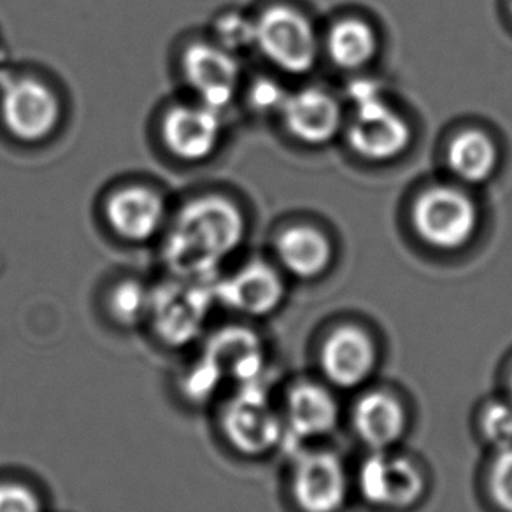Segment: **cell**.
<instances>
[{
  "label": "cell",
  "mask_w": 512,
  "mask_h": 512,
  "mask_svg": "<svg viewBox=\"0 0 512 512\" xmlns=\"http://www.w3.org/2000/svg\"><path fill=\"white\" fill-rule=\"evenodd\" d=\"M246 221L239 207L220 195L190 200L172 223L164 260L176 278L209 281L218 265L239 248Z\"/></svg>",
  "instance_id": "1"
},
{
  "label": "cell",
  "mask_w": 512,
  "mask_h": 512,
  "mask_svg": "<svg viewBox=\"0 0 512 512\" xmlns=\"http://www.w3.org/2000/svg\"><path fill=\"white\" fill-rule=\"evenodd\" d=\"M220 423L228 444L244 456L267 455L285 439V421L260 381L237 388L223 407Z\"/></svg>",
  "instance_id": "2"
},
{
  "label": "cell",
  "mask_w": 512,
  "mask_h": 512,
  "mask_svg": "<svg viewBox=\"0 0 512 512\" xmlns=\"http://www.w3.org/2000/svg\"><path fill=\"white\" fill-rule=\"evenodd\" d=\"M214 300L206 281L176 278L151 292L148 318L165 346L183 348L199 337Z\"/></svg>",
  "instance_id": "3"
},
{
  "label": "cell",
  "mask_w": 512,
  "mask_h": 512,
  "mask_svg": "<svg viewBox=\"0 0 512 512\" xmlns=\"http://www.w3.org/2000/svg\"><path fill=\"white\" fill-rule=\"evenodd\" d=\"M358 488L370 505L404 511L420 502L425 493V476L406 456L393 455L390 449L372 451L358 472Z\"/></svg>",
  "instance_id": "4"
},
{
  "label": "cell",
  "mask_w": 512,
  "mask_h": 512,
  "mask_svg": "<svg viewBox=\"0 0 512 512\" xmlns=\"http://www.w3.org/2000/svg\"><path fill=\"white\" fill-rule=\"evenodd\" d=\"M255 44L272 64L293 74L311 71L318 55L311 23L288 8H271L256 20Z\"/></svg>",
  "instance_id": "5"
},
{
  "label": "cell",
  "mask_w": 512,
  "mask_h": 512,
  "mask_svg": "<svg viewBox=\"0 0 512 512\" xmlns=\"http://www.w3.org/2000/svg\"><path fill=\"white\" fill-rule=\"evenodd\" d=\"M414 225L435 248H462L476 232V206L465 193L453 188H434L416 202Z\"/></svg>",
  "instance_id": "6"
},
{
  "label": "cell",
  "mask_w": 512,
  "mask_h": 512,
  "mask_svg": "<svg viewBox=\"0 0 512 512\" xmlns=\"http://www.w3.org/2000/svg\"><path fill=\"white\" fill-rule=\"evenodd\" d=\"M348 472L330 451L300 453L292 470V497L302 512H339L348 498Z\"/></svg>",
  "instance_id": "7"
},
{
  "label": "cell",
  "mask_w": 512,
  "mask_h": 512,
  "mask_svg": "<svg viewBox=\"0 0 512 512\" xmlns=\"http://www.w3.org/2000/svg\"><path fill=\"white\" fill-rule=\"evenodd\" d=\"M0 114L11 136L37 143L53 134L60 121V100L41 81L18 79L6 88L0 100Z\"/></svg>",
  "instance_id": "8"
},
{
  "label": "cell",
  "mask_w": 512,
  "mask_h": 512,
  "mask_svg": "<svg viewBox=\"0 0 512 512\" xmlns=\"http://www.w3.org/2000/svg\"><path fill=\"white\" fill-rule=\"evenodd\" d=\"M411 132L406 121L384 104L381 95L356 104L349 127L351 148L369 160H390L406 150Z\"/></svg>",
  "instance_id": "9"
},
{
  "label": "cell",
  "mask_w": 512,
  "mask_h": 512,
  "mask_svg": "<svg viewBox=\"0 0 512 512\" xmlns=\"http://www.w3.org/2000/svg\"><path fill=\"white\" fill-rule=\"evenodd\" d=\"M183 72L202 104L221 111L234 100L239 64L232 51L214 44H193L183 57Z\"/></svg>",
  "instance_id": "10"
},
{
  "label": "cell",
  "mask_w": 512,
  "mask_h": 512,
  "mask_svg": "<svg viewBox=\"0 0 512 512\" xmlns=\"http://www.w3.org/2000/svg\"><path fill=\"white\" fill-rule=\"evenodd\" d=\"M200 360L220 383L232 381L237 386H244L262 379L264 346L258 335L248 328H223L209 339Z\"/></svg>",
  "instance_id": "11"
},
{
  "label": "cell",
  "mask_w": 512,
  "mask_h": 512,
  "mask_svg": "<svg viewBox=\"0 0 512 512\" xmlns=\"http://www.w3.org/2000/svg\"><path fill=\"white\" fill-rule=\"evenodd\" d=\"M376 363V344L362 328L339 327L321 344V372L337 388L348 390L365 383Z\"/></svg>",
  "instance_id": "12"
},
{
  "label": "cell",
  "mask_w": 512,
  "mask_h": 512,
  "mask_svg": "<svg viewBox=\"0 0 512 512\" xmlns=\"http://www.w3.org/2000/svg\"><path fill=\"white\" fill-rule=\"evenodd\" d=\"M220 111L206 104L172 107L165 114L162 136L167 150L185 162L206 160L221 139Z\"/></svg>",
  "instance_id": "13"
},
{
  "label": "cell",
  "mask_w": 512,
  "mask_h": 512,
  "mask_svg": "<svg viewBox=\"0 0 512 512\" xmlns=\"http://www.w3.org/2000/svg\"><path fill=\"white\" fill-rule=\"evenodd\" d=\"M214 286V297L223 306L246 316H265L278 309L285 286L278 272L264 262H251L221 279Z\"/></svg>",
  "instance_id": "14"
},
{
  "label": "cell",
  "mask_w": 512,
  "mask_h": 512,
  "mask_svg": "<svg viewBox=\"0 0 512 512\" xmlns=\"http://www.w3.org/2000/svg\"><path fill=\"white\" fill-rule=\"evenodd\" d=\"M109 227L127 241H150L165 220V202L144 186H130L109 197L106 204Z\"/></svg>",
  "instance_id": "15"
},
{
  "label": "cell",
  "mask_w": 512,
  "mask_h": 512,
  "mask_svg": "<svg viewBox=\"0 0 512 512\" xmlns=\"http://www.w3.org/2000/svg\"><path fill=\"white\" fill-rule=\"evenodd\" d=\"M337 420L339 407L334 395L320 384H295L286 395L285 439L309 441L323 437L334 430Z\"/></svg>",
  "instance_id": "16"
},
{
  "label": "cell",
  "mask_w": 512,
  "mask_h": 512,
  "mask_svg": "<svg viewBox=\"0 0 512 512\" xmlns=\"http://www.w3.org/2000/svg\"><path fill=\"white\" fill-rule=\"evenodd\" d=\"M281 114L288 132L304 143H327L341 127L337 100L314 88L286 95Z\"/></svg>",
  "instance_id": "17"
},
{
  "label": "cell",
  "mask_w": 512,
  "mask_h": 512,
  "mask_svg": "<svg viewBox=\"0 0 512 512\" xmlns=\"http://www.w3.org/2000/svg\"><path fill=\"white\" fill-rule=\"evenodd\" d=\"M353 427L372 451L393 448L406 434V409L388 392L365 393L353 409Z\"/></svg>",
  "instance_id": "18"
},
{
  "label": "cell",
  "mask_w": 512,
  "mask_h": 512,
  "mask_svg": "<svg viewBox=\"0 0 512 512\" xmlns=\"http://www.w3.org/2000/svg\"><path fill=\"white\" fill-rule=\"evenodd\" d=\"M279 260L299 278H316L332 260V248L325 235L309 227L286 230L278 241Z\"/></svg>",
  "instance_id": "19"
},
{
  "label": "cell",
  "mask_w": 512,
  "mask_h": 512,
  "mask_svg": "<svg viewBox=\"0 0 512 512\" xmlns=\"http://www.w3.org/2000/svg\"><path fill=\"white\" fill-rule=\"evenodd\" d=\"M448 162L451 171L458 178L481 183L490 178L497 165V150L488 137L481 132H463L456 137L448 151Z\"/></svg>",
  "instance_id": "20"
},
{
  "label": "cell",
  "mask_w": 512,
  "mask_h": 512,
  "mask_svg": "<svg viewBox=\"0 0 512 512\" xmlns=\"http://www.w3.org/2000/svg\"><path fill=\"white\" fill-rule=\"evenodd\" d=\"M376 46L372 29L358 20L339 23L328 37L330 57L344 69H356L367 64L374 57Z\"/></svg>",
  "instance_id": "21"
},
{
  "label": "cell",
  "mask_w": 512,
  "mask_h": 512,
  "mask_svg": "<svg viewBox=\"0 0 512 512\" xmlns=\"http://www.w3.org/2000/svg\"><path fill=\"white\" fill-rule=\"evenodd\" d=\"M151 292L137 281H125L109 297V311L120 325L134 327L150 316Z\"/></svg>",
  "instance_id": "22"
},
{
  "label": "cell",
  "mask_w": 512,
  "mask_h": 512,
  "mask_svg": "<svg viewBox=\"0 0 512 512\" xmlns=\"http://www.w3.org/2000/svg\"><path fill=\"white\" fill-rule=\"evenodd\" d=\"M481 432L493 448L505 449L512 446V404L491 402L481 413Z\"/></svg>",
  "instance_id": "23"
},
{
  "label": "cell",
  "mask_w": 512,
  "mask_h": 512,
  "mask_svg": "<svg viewBox=\"0 0 512 512\" xmlns=\"http://www.w3.org/2000/svg\"><path fill=\"white\" fill-rule=\"evenodd\" d=\"M214 34L221 48L228 51L241 50L255 44V23L249 22L239 13H227L214 23Z\"/></svg>",
  "instance_id": "24"
},
{
  "label": "cell",
  "mask_w": 512,
  "mask_h": 512,
  "mask_svg": "<svg viewBox=\"0 0 512 512\" xmlns=\"http://www.w3.org/2000/svg\"><path fill=\"white\" fill-rule=\"evenodd\" d=\"M490 493L498 509L512 512V446L498 449L490 469Z\"/></svg>",
  "instance_id": "25"
},
{
  "label": "cell",
  "mask_w": 512,
  "mask_h": 512,
  "mask_svg": "<svg viewBox=\"0 0 512 512\" xmlns=\"http://www.w3.org/2000/svg\"><path fill=\"white\" fill-rule=\"evenodd\" d=\"M0 512H43L34 490L18 483L0 484Z\"/></svg>",
  "instance_id": "26"
},
{
  "label": "cell",
  "mask_w": 512,
  "mask_h": 512,
  "mask_svg": "<svg viewBox=\"0 0 512 512\" xmlns=\"http://www.w3.org/2000/svg\"><path fill=\"white\" fill-rule=\"evenodd\" d=\"M286 93L283 92L281 86L276 85L271 79H260L256 81L251 93H249V100L251 106L258 109V111H281V107L285 104Z\"/></svg>",
  "instance_id": "27"
},
{
  "label": "cell",
  "mask_w": 512,
  "mask_h": 512,
  "mask_svg": "<svg viewBox=\"0 0 512 512\" xmlns=\"http://www.w3.org/2000/svg\"><path fill=\"white\" fill-rule=\"evenodd\" d=\"M511 390H512V379H511Z\"/></svg>",
  "instance_id": "28"
}]
</instances>
